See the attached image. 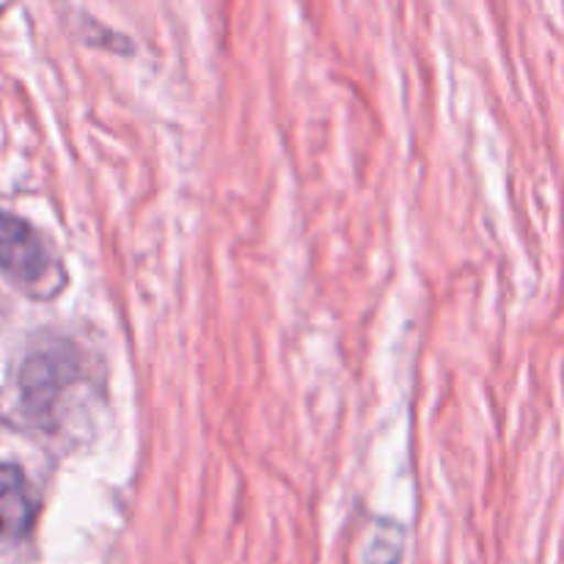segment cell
Wrapping results in <instances>:
<instances>
[{
  "label": "cell",
  "instance_id": "obj_1",
  "mask_svg": "<svg viewBox=\"0 0 564 564\" xmlns=\"http://www.w3.org/2000/svg\"><path fill=\"white\" fill-rule=\"evenodd\" d=\"M75 375L77 361L66 347H47V350L33 352L20 375L22 402H25L28 413L39 419L47 416L66 386L75 380Z\"/></svg>",
  "mask_w": 564,
  "mask_h": 564
},
{
  "label": "cell",
  "instance_id": "obj_2",
  "mask_svg": "<svg viewBox=\"0 0 564 564\" xmlns=\"http://www.w3.org/2000/svg\"><path fill=\"white\" fill-rule=\"evenodd\" d=\"M0 270L17 284H42L53 270V257L31 224L0 215Z\"/></svg>",
  "mask_w": 564,
  "mask_h": 564
},
{
  "label": "cell",
  "instance_id": "obj_3",
  "mask_svg": "<svg viewBox=\"0 0 564 564\" xmlns=\"http://www.w3.org/2000/svg\"><path fill=\"white\" fill-rule=\"evenodd\" d=\"M36 505L25 474L11 463H0V545H14L31 532Z\"/></svg>",
  "mask_w": 564,
  "mask_h": 564
}]
</instances>
